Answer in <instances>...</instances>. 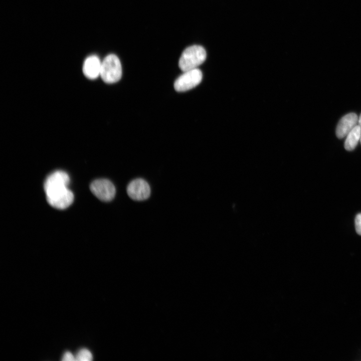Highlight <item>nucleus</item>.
<instances>
[{"label": "nucleus", "instance_id": "obj_6", "mask_svg": "<svg viewBox=\"0 0 361 361\" xmlns=\"http://www.w3.org/2000/svg\"><path fill=\"white\" fill-rule=\"evenodd\" d=\"M128 196L137 201L147 199L150 195V188L148 183L141 178L131 180L126 189Z\"/></svg>", "mask_w": 361, "mask_h": 361}, {"label": "nucleus", "instance_id": "obj_3", "mask_svg": "<svg viewBox=\"0 0 361 361\" xmlns=\"http://www.w3.org/2000/svg\"><path fill=\"white\" fill-rule=\"evenodd\" d=\"M100 76L104 82L108 84L116 83L121 79L122 67L116 55L109 54L101 62Z\"/></svg>", "mask_w": 361, "mask_h": 361}, {"label": "nucleus", "instance_id": "obj_1", "mask_svg": "<svg viewBox=\"0 0 361 361\" xmlns=\"http://www.w3.org/2000/svg\"><path fill=\"white\" fill-rule=\"evenodd\" d=\"M70 178L64 171L57 170L50 174L44 183V190L48 202L64 198L71 191L68 188Z\"/></svg>", "mask_w": 361, "mask_h": 361}, {"label": "nucleus", "instance_id": "obj_7", "mask_svg": "<svg viewBox=\"0 0 361 361\" xmlns=\"http://www.w3.org/2000/svg\"><path fill=\"white\" fill-rule=\"evenodd\" d=\"M358 119L357 115L354 113H350L343 116L336 127V136L339 139L346 136L356 125Z\"/></svg>", "mask_w": 361, "mask_h": 361}, {"label": "nucleus", "instance_id": "obj_14", "mask_svg": "<svg viewBox=\"0 0 361 361\" xmlns=\"http://www.w3.org/2000/svg\"><path fill=\"white\" fill-rule=\"evenodd\" d=\"M360 142H361V138H360Z\"/></svg>", "mask_w": 361, "mask_h": 361}, {"label": "nucleus", "instance_id": "obj_10", "mask_svg": "<svg viewBox=\"0 0 361 361\" xmlns=\"http://www.w3.org/2000/svg\"><path fill=\"white\" fill-rule=\"evenodd\" d=\"M75 356L76 360L78 361H90L93 359L91 352L86 348L79 349Z\"/></svg>", "mask_w": 361, "mask_h": 361}, {"label": "nucleus", "instance_id": "obj_13", "mask_svg": "<svg viewBox=\"0 0 361 361\" xmlns=\"http://www.w3.org/2000/svg\"><path fill=\"white\" fill-rule=\"evenodd\" d=\"M358 124H359L358 125H359V126L361 127V114H360V116H359V118H358Z\"/></svg>", "mask_w": 361, "mask_h": 361}, {"label": "nucleus", "instance_id": "obj_4", "mask_svg": "<svg viewBox=\"0 0 361 361\" xmlns=\"http://www.w3.org/2000/svg\"><path fill=\"white\" fill-rule=\"evenodd\" d=\"M203 74L199 69L189 70L178 77L174 83V88L177 92L189 90L200 83Z\"/></svg>", "mask_w": 361, "mask_h": 361}, {"label": "nucleus", "instance_id": "obj_11", "mask_svg": "<svg viewBox=\"0 0 361 361\" xmlns=\"http://www.w3.org/2000/svg\"><path fill=\"white\" fill-rule=\"evenodd\" d=\"M354 222L356 232L358 235H361V213L356 216Z\"/></svg>", "mask_w": 361, "mask_h": 361}, {"label": "nucleus", "instance_id": "obj_5", "mask_svg": "<svg viewBox=\"0 0 361 361\" xmlns=\"http://www.w3.org/2000/svg\"><path fill=\"white\" fill-rule=\"evenodd\" d=\"M90 189L93 195L104 202L112 201L116 194L114 185L110 180L105 178L94 180L90 184Z\"/></svg>", "mask_w": 361, "mask_h": 361}, {"label": "nucleus", "instance_id": "obj_2", "mask_svg": "<svg viewBox=\"0 0 361 361\" xmlns=\"http://www.w3.org/2000/svg\"><path fill=\"white\" fill-rule=\"evenodd\" d=\"M207 53L205 49L200 45H192L186 48L182 53L178 66L183 72L196 69L204 62Z\"/></svg>", "mask_w": 361, "mask_h": 361}, {"label": "nucleus", "instance_id": "obj_9", "mask_svg": "<svg viewBox=\"0 0 361 361\" xmlns=\"http://www.w3.org/2000/svg\"><path fill=\"white\" fill-rule=\"evenodd\" d=\"M361 136V127L359 125H356L346 136L344 142V148L348 151L353 150Z\"/></svg>", "mask_w": 361, "mask_h": 361}, {"label": "nucleus", "instance_id": "obj_8", "mask_svg": "<svg viewBox=\"0 0 361 361\" xmlns=\"http://www.w3.org/2000/svg\"><path fill=\"white\" fill-rule=\"evenodd\" d=\"M101 62L96 56H90L84 61L83 72L90 79H95L100 75Z\"/></svg>", "mask_w": 361, "mask_h": 361}, {"label": "nucleus", "instance_id": "obj_12", "mask_svg": "<svg viewBox=\"0 0 361 361\" xmlns=\"http://www.w3.org/2000/svg\"><path fill=\"white\" fill-rule=\"evenodd\" d=\"M62 360L63 361L76 360L75 356L70 351H67L64 353L62 357Z\"/></svg>", "mask_w": 361, "mask_h": 361}]
</instances>
